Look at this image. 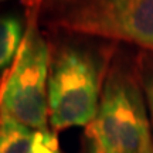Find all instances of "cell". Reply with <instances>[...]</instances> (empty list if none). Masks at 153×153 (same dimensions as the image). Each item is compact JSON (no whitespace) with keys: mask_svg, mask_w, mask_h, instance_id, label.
Returning a JSON list of instances; mask_svg holds the SVG:
<instances>
[{"mask_svg":"<svg viewBox=\"0 0 153 153\" xmlns=\"http://www.w3.org/2000/svg\"><path fill=\"white\" fill-rule=\"evenodd\" d=\"M142 84H143L149 114H150V119H152V125H153V68H150L149 65H146L145 70H143Z\"/></svg>","mask_w":153,"mask_h":153,"instance_id":"8","label":"cell"},{"mask_svg":"<svg viewBox=\"0 0 153 153\" xmlns=\"http://www.w3.org/2000/svg\"><path fill=\"white\" fill-rule=\"evenodd\" d=\"M150 48H153V43H152V45H150Z\"/></svg>","mask_w":153,"mask_h":153,"instance_id":"12","label":"cell"},{"mask_svg":"<svg viewBox=\"0 0 153 153\" xmlns=\"http://www.w3.org/2000/svg\"><path fill=\"white\" fill-rule=\"evenodd\" d=\"M148 153H153V149H150V150H149V152Z\"/></svg>","mask_w":153,"mask_h":153,"instance_id":"10","label":"cell"},{"mask_svg":"<svg viewBox=\"0 0 153 153\" xmlns=\"http://www.w3.org/2000/svg\"><path fill=\"white\" fill-rule=\"evenodd\" d=\"M30 153H60L58 140H57L55 135H53L47 129L37 131L34 133Z\"/></svg>","mask_w":153,"mask_h":153,"instance_id":"7","label":"cell"},{"mask_svg":"<svg viewBox=\"0 0 153 153\" xmlns=\"http://www.w3.org/2000/svg\"><path fill=\"white\" fill-rule=\"evenodd\" d=\"M34 133L9 116H0V153H30Z\"/></svg>","mask_w":153,"mask_h":153,"instance_id":"5","label":"cell"},{"mask_svg":"<svg viewBox=\"0 0 153 153\" xmlns=\"http://www.w3.org/2000/svg\"><path fill=\"white\" fill-rule=\"evenodd\" d=\"M37 22L38 14H28L23 43L1 88L0 116H9L28 128L44 131L48 119L51 53Z\"/></svg>","mask_w":153,"mask_h":153,"instance_id":"4","label":"cell"},{"mask_svg":"<svg viewBox=\"0 0 153 153\" xmlns=\"http://www.w3.org/2000/svg\"><path fill=\"white\" fill-rule=\"evenodd\" d=\"M26 30L16 16L0 17V71L4 70L19 54Z\"/></svg>","mask_w":153,"mask_h":153,"instance_id":"6","label":"cell"},{"mask_svg":"<svg viewBox=\"0 0 153 153\" xmlns=\"http://www.w3.org/2000/svg\"><path fill=\"white\" fill-rule=\"evenodd\" d=\"M3 1H6V0H0V3H3Z\"/></svg>","mask_w":153,"mask_h":153,"instance_id":"11","label":"cell"},{"mask_svg":"<svg viewBox=\"0 0 153 153\" xmlns=\"http://www.w3.org/2000/svg\"><path fill=\"white\" fill-rule=\"evenodd\" d=\"M27 7L28 14H38L40 11V6L43 3V0H22Z\"/></svg>","mask_w":153,"mask_h":153,"instance_id":"9","label":"cell"},{"mask_svg":"<svg viewBox=\"0 0 153 153\" xmlns=\"http://www.w3.org/2000/svg\"><path fill=\"white\" fill-rule=\"evenodd\" d=\"M101 101V67L92 51L62 44L51 57L48 115L55 131L85 126L94 120Z\"/></svg>","mask_w":153,"mask_h":153,"instance_id":"3","label":"cell"},{"mask_svg":"<svg viewBox=\"0 0 153 153\" xmlns=\"http://www.w3.org/2000/svg\"><path fill=\"white\" fill-rule=\"evenodd\" d=\"M87 135L91 153H148L152 149L146 105L136 81L126 71L109 74Z\"/></svg>","mask_w":153,"mask_h":153,"instance_id":"2","label":"cell"},{"mask_svg":"<svg viewBox=\"0 0 153 153\" xmlns=\"http://www.w3.org/2000/svg\"><path fill=\"white\" fill-rule=\"evenodd\" d=\"M38 16L53 30L148 48L153 43V0H43Z\"/></svg>","mask_w":153,"mask_h":153,"instance_id":"1","label":"cell"}]
</instances>
